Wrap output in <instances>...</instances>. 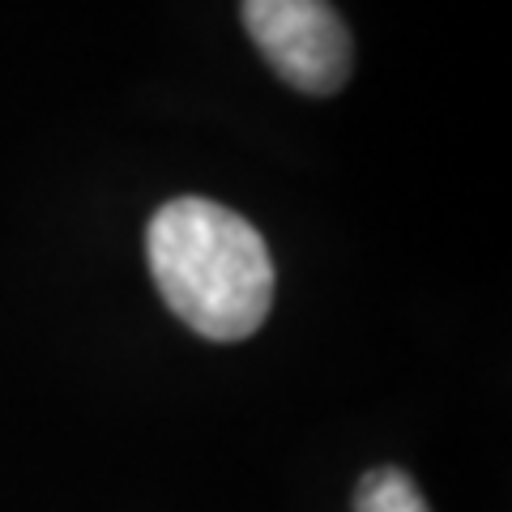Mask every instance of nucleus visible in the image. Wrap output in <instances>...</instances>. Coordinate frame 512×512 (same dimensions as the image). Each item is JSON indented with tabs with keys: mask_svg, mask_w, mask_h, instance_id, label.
<instances>
[{
	"mask_svg": "<svg viewBox=\"0 0 512 512\" xmlns=\"http://www.w3.org/2000/svg\"><path fill=\"white\" fill-rule=\"evenodd\" d=\"M150 274L167 308L210 342H244L274 308V261L261 231L205 197H175L150 218Z\"/></svg>",
	"mask_w": 512,
	"mask_h": 512,
	"instance_id": "1",
	"label": "nucleus"
},
{
	"mask_svg": "<svg viewBox=\"0 0 512 512\" xmlns=\"http://www.w3.org/2000/svg\"><path fill=\"white\" fill-rule=\"evenodd\" d=\"M244 26L286 86L329 99L350 82L355 43L329 0H244Z\"/></svg>",
	"mask_w": 512,
	"mask_h": 512,
	"instance_id": "2",
	"label": "nucleus"
},
{
	"mask_svg": "<svg viewBox=\"0 0 512 512\" xmlns=\"http://www.w3.org/2000/svg\"><path fill=\"white\" fill-rule=\"evenodd\" d=\"M355 512H427L423 491L414 478L397 466H380L359 478L355 487Z\"/></svg>",
	"mask_w": 512,
	"mask_h": 512,
	"instance_id": "3",
	"label": "nucleus"
}]
</instances>
